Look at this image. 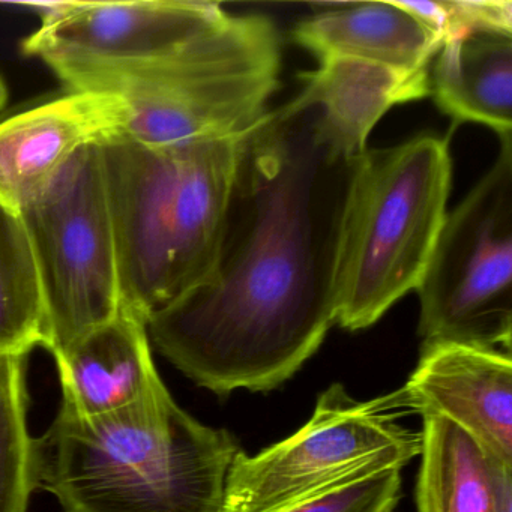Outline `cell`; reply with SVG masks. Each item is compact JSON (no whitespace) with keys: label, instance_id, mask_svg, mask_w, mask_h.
Segmentation results:
<instances>
[{"label":"cell","instance_id":"cell-1","mask_svg":"<svg viewBox=\"0 0 512 512\" xmlns=\"http://www.w3.org/2000/svg\"><path fill=\"white\" fill-rule=\"evenodd\" d=\"M355 160L289 101L248 134L211 277L149 317V341L226 397L292 379L337 323L335 259Z\"/></svg>","mask_w":512,"mask_h":512},{"label":"cell","instance_id":"cell-2","mask_svg":"<svg viewBox=\"0 0 512 512\" xmlns=\"http://www.w3.org/2000/svg\"><path fill=\"white\" fill-rule=\"evenodd\" d=\"M248 134L172 145L121 133L101 140L121 310L148 323L209 280Z\"/></svg>","mask_w":512,"mask_h":512},{"label":"cell","instance_id":"cell-3","mask_svg":"<svg viewBox=\"0 0 512 512\" xmlns=\"http://www.w3.org/2000/svg\"><path fill=\"white\" fill-rule=\"evenodd\" d=\"M40 488L65 512H221L241 446L176 404L164 383L106 415L59 409L37 439Z\"/></svg>","mask_w":512,"mask_h":512},{"label":"cell","instance_id":"cell-4","mask_svg":"<svg viewBox=\"0 0 512 512\" xmlns=\"http://www.w3.org/2000/svg\"><path fill=\"white\" fill-rule=\"evenodd\" d=\"M448 140L421 134L356 158L335 259L337 323L370 328L418 289L445 221Z\"/></svg>","mask_w":512,"mask_h":512},{"label":"cell","instance_id":"cell-5","mask_svg":"<svg viewBox=\"0 0 512 512\" xmlns=\"http://www.w3.org/2000/svg\"><path fill=\"white\" fill-rule=\"evenodd\" d=\"M281 67L277 25L263 14H242L169 58L80 92L119 98L125 109L121 134L136 142L229 139L251 133L271 112Z\"/></svg>","mask_w":512,"mask_h":512},{"label":"cell","instance_id":"cell-6","mask_svg":"<svg viewBox=\"0 0 512 512\" xmlns=\"http://www.w3.org/2000/svg\"><path fill=\"white\" fill-rule=\"evenodd\" d=\"M416 415L404 386L359 401L334 383L292 436L256 455L236 454L221 512H277L356 479L401 470L421 454V431L404 422Z\"/></svg>","mask_w":512,"mask_h":512},{"label":"cell","instance_id":"cell-7","mask_svg":"<svg viewBox=\"0 0 512 512\" xmlns=\"http://www.w3.org/2000/svg\"><path fill=\"white\" fill-rule=\"evenodd\" d=\"M463 202L446 214L419 283L418 334L439 344L511 352L512 137Z\"/></svg>","mask_w":512,"mask_h":512},{"label":"cell","instance_id":"cell-8","mask_svg":"<svg viewBox=\"0 0 512 512\" xmlns=\"http://www.w3.org/2000/svg\"><path fill=\"white\" fill-rule=\"evenodd\" d=\"M19 215L43 286L44 347L58 359L121 311L100 142L80 149Z\"/></svg>","mask_w":512,"mask_h":512},{"label":"cell","instance_id":"cell-9","mask_svg":"<svg viewBox=\"0 0 512 512\" xmlns=\"http://www.w3.org/2000/svg\"><path fill=\"white\" fill-rule=\"evenodd\" d=\"M41 26L23 52L41 59L70 91L148 67L217 29L230 16L217 2H38L23 4Z\"/></svg>","mask_w":512,"mask_h":512},{"label":"cell","instance_id":"cell-10","mask_svg":"<svg viewBox=\"0 0 512 512\" xmlns=\"http://www.w3.org/2000/svg\"><path fill=\"white\" fill-rule=\"evenodd\" d=\"M119 98L70 91L0 122V203L19 212L92 143L121 133Z\"/></svg>","mask_w":512,"mask_h":512},{"label":"cell","instance_id":"cell-11","mask_svg":"<svg viewBox=\"0 0 512 512\" xmlns=\"http://www.w3.org/2000/svg\"><path fill=\"white\" fill-rule=\"evenodd\" d=\"M404 388L419 416H443L512 464L511 352L439 344L421 349Z\"/></svg>","mask_w":512,"mask_h":512},{"label":"cell","instance_id":"cell-12","mask_svg":"<svg viewBox=\"0 0 512 512\" xmlns=\"http://www.w3.org/2000/svg\"><path fill=\"white\" fill-rule=\"evenodd\" d=\"M56 365L61 409L83 418L130 406L163 382L152 359L146 323L124 310L80 338Z\"/></svg>","mask_w":512,"mask_h":512},{"label":"cell","instance_id":"cell-13","mask_svg":"<svg viewBox=\"0 0 512 512\" xmlns=\"http://www.w3.org/2000/svg\"><path fill=\"white\" fill-rule=\"evenodd\" d=\"M302 79L293 100L319 110L323 133L350 160L367 151L371 131L388 110L430 95V74L401 73L359 59H325Z\"/></svg>","mask_w":512,"mask_h":512},{"label":"cell","instance_id":"cell-14","mask_svg":"<svg viewBox=\"0 0 512 512\" xmlns=\"http://www.w3.org/2000/svg\"><path fill=\"white\" fill-rule=\"evenodd\" d=\"M293 41L320 61L359 59L401 73H428L440 44L397 0L356 2L298 23Z\"/></svg>","mask_w":512,"mask_h":512},{"label":"cell","instance_id":"cell-15","mask_svg":"<svg viewBox=\"0 0 512 512\" xmlns=\"http://www.w3.org/2000/svg\"><path fill=\"white\" fill-rule=\"evenodd\" d=\"M430 95L455 122L512 137V32L470 29L440 44L431 61Z\"/></svg>","mask_w":512,"mask_h":512},{"label":"cell","instance_id":"cell-16","mask_svg":"<svg viewBox=\"0 0 512 512\" xmlns=\"http://www.w3.org/2000/svg\"><path fill=\"white\" fill-rule=\"evenodd\" d=\"M418 512H496L497 470L509 464L443 416L422 415Z\"/></svg>","mask_w":512,"mask_h":512},{"label":"cell","instance_id":"cell-17","mask_svg":"<svg viewBox=\"0 0 512 512\" xmlns=\"http://www.w3.org/2000/svg\"><path fill=\"white\" fill-rule=\"evenodd\" d=\"M46 344V307L34 251L19 212L0 203V356Z\"/></svg>","mask_w":512,"mask_h":512},{"label":"cell","instance_id":"cell-18","mask_svg":"<svg viewBox=\"0 0 512 512\" xmlns=\"http://www.w3.org/2000/svg\"><path fill=\"white\" fill-rule=\"evenodd\" d=\"M25 365L26 356H0V512H28L31 494L40 488Z\"/></svg>","mask_w":512,"mask_h":512},{"label":"cell","instance_id":"cell-19","mask_svg":"<svg viewBox=\"0 0 512 512\" xmlns=\"http://www.w3.org/2000/svg\"><path fill=\"white\" fill-rule=\"evenodd\" d=\"M401 482V470L388 469L277 512H394L401 499Z\"/></svg>","mask_w":512,"mask_h":512},{"label":"cell","instance_id":"cell-20","mask_svg":"<svg viewBox=\"0 0 512 512\" xmlns=\"http://www.w3.org/2000/svg\"><path fill=\"white\" fill-rule=\"evenodd\" d=\"M8 101V88L4 77L0 76V110L4 109Z\"/></svg>","mask_w":512,"mask_h":512}]
</instances>
